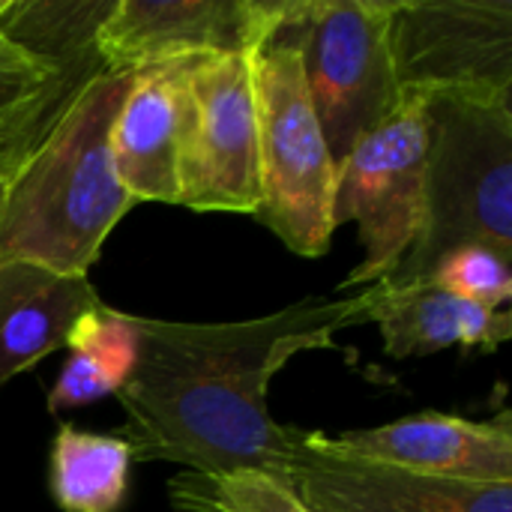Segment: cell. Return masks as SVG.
Listing matches in <instances>:
<instances>
[{
    "instance_id": "obj_1",
    "label": "cell",
    "mask_w": 512,
    "mask_h": 512,
    "mask_svg": "<svg viewBox=\"0 0 512 512\" xmlns=\"http://www.w3.org/2000/svg\"><path fill=\"white\" fill-rule=\"evenodd\" d=\"M372 300L375 285L228 324L129 315L138 360L117 399L132 462H171L201 477L258 471L285 483L303 432L273 420L267 390L291 357L333 348V333L366 324Z\"/></svg>"
},
{
    "instance_id": "obj_2",
    "label": "cell",
    "mask_w": 512,
    "mask_h": 512,
    "mask_svg": "<svg viewBox=\"0 0 512 512\" xmlns=\"http://www.w3.org/2000/svg\"><path fill=\"white\" fill-rule=\"evenodd\" d=\"M132 72H99L63 105L0 195V264L87 276L135 207L111 162V126Z\"/></svg>"
},
{
    "instance_id": "obj_3",
    "label": "cell",
    "mask_w": 512,
    "mask_h": 512,
    "mask_svg": "<svg viewBox=\"0 0 512 512\" xmlns=\"http://www.w3.org/2000/svg\"><path fill=\"white\" fill-rule=\"evenodd\" d=\"M512 261V102L429 99L423 225L384 285L426 282L456 246Z\"/></svg>"
},
{
    "instance_id": "obj_4",
    "label": "cell",
    "mask_w": 512,
    "mask_h": 512,
    "mask_svg": "<svg viewBox=\"0 0 512 512\" xmlns=\"http://www.w3.org/2000/svg\"><path fill=\"white\" fill-rule=\"evenodd\" d=\"M252 87L258 108L261 210L267 225L291 252L321 258L336 222V162L315 117L297 45L273 30L252 48Z\"/></svg>"
},
{
    "instance_id": "obj_5",
    "label": "cell",
    "mask_w": 512,
    "mask_h": 512,
    "mask_svg": "<svg viewBox=\"0 0 512 512\" xmlns=\"http://www.w3.org/2000/svg\"><path fill=\"white\" fill-rule=\"evenodd\" d=\"M300 54L336 168L399 102L390 0H282L276 24Z\"/></svg>"
},
{
    "instance_id": "obj_6",
    "label": "cell",
    "mask_w": 512,
    "mask_h": 512,
    "mask_svg": "<svg viewBox=\"0 0 512 512\" xmlns=\"http://www.w3.org/2000/svg\"><path fill=\"white\" fill-rule=\"evenodd\" d=\"M429 99L399 96L390 117L339 165L333 222H357L360 264L339 288L387 282L411 252L423 225Z\"/></svg>"
},
{
    "instance_id": "obj_7",
    "label": "cell",
    "mask_w": 512,
    "mask_h": 512,
    "mask_svg": "<svg viewBox=\"0 0 512 512\" xmlns=\"http://www.w3.org/2000/svg\"><path fill=\"white\" fill-rule=\"evenodd\" d=\"M399 96L512 102L510 0H390Z\"/></svg>"
},
{
    "instance_id": "obj_8",
    "label": "cell",
    "mask_w": 512,
    "mask_h": 512,
    "mask_svg": "<svg viewBox=\"0 0 512 512\" xmlns=\"http://www.w3.org/2000/svg\"><path fill=\"white\" fill-rule=\"evenodd\" d=\"M177 204L201 213L261 210L258 108L252 51L189 60Z\"/></svg>"
},
{
    "instance_id": "obj_9",
    "label": "cell",
    "mask_w": 512,
    "mask_h": 512,
    "mask_svg": "<svg viewBox=\"0 0 512 512\" xmlns=\"http://www.w3.org/2000/svg\"><path fill=\"white\" fill-rule=\"evenodd\" d=\"M282 15V0H117L96 30L102 72L252 51Z\"/></svg>"
},
{
    "instance_id": "obj_10",
    "label": "cell",
    "mask_w": 512,
    "mask_h": 512,
    "mask_svg": "<svg viewBox=\"0 0 512 512\" xmlns=\"http://www.w3.org/2000/svg\"><path fill=\"white\" fill-rule=\"evenodd\" d=\"M285 486L312 512H512V483L432 477L342 456L300 435Z\"/></svg>"
},
{
    "instance_id": "obj_11",
    "label": "cell",
    "mask_w": 512,
    "mask_h": 512,
    "mask_svg": "<svg viewBox=\"0 0 512 512\" xmlns=\"http://www.w3.org/2000/svg\"><path fill=\"white\" fill-rule=\"evenodd\" d=\"M324 450L432 477L512 483V429L504 411L495 423L450 414H414L387 426L342 435L309 432Z\"/></svg>"
},
{
    "instance_id": "obj_12",
    "label": "cell",
    "mask_w": 512,
    "mask_h": 512,
    "mask_svg": "<svg viewBox=\"0 0 512 512\" xmlns=\"http://www.w3.org/2000/svg\"><path fill=\"white\" fill-rule=\"evenodd\" d=\"M186 66L165 63L138 69L111 126V162L123 192L138 201L177 204L180 141L186 126Z\"/></svg>"
},
{
    "instance_id": "obj_13",
    "label": "cell",
    "mask_w": 512,
    "mask_h": 512,
    "mask_svg": "<svg viewBox=\"0 0 512 512\" xmlns=\"http://www.w3.org/2000/svg\"><path fill=\"white\" fill-rule=\"evenodd\" d=\"M366 321L378 324L384 351L393 360L426 357L453 345L465 351H495L512 336L510 312L462 300L432 282H378Z\"/></svg>"
},
{
    "instance_id": "obj_14",
    "label": "cell",
    "mask_w": 512,
    "mask_h": 512,
    "mask_svg": "<svg viewBox=\"0 0 512 512\" xmlns=\"http://www.w3.org/2000/svg\"><path fill=\"white\" fill-rule=\"evenodd\" d=\"M87 276H60L33 264H0V387L66 345L78 318L99 309Z\"/></svg>"
},
{
    "instance_id": "obj_15",
    "label": "cell",
    "mask_w": 512,
    "mask_h": 512,
    "mask_svg": "<svg viewBox=\"0 0 512 512\" xmlns=\"http://www.w3.org/2000/svg\"><path fill=\"white\" fill-rule=\"evenodd\" d=\"M63 348H69V360L48 390L51 414L117 396L138 360V336L129 312H117L105 303L75 321Z\"/></svg>"
},
{
    "instance_id": "obj_16",
    "label": "cell",
    "mask_w": 512,
    "mask_h": 512,
    "mask_svg": "<svg viewBox=\"0 0 512 512\" xmlns=\"http://www.w3.org/2000/svg\"><path fill=\"white\" fill-rule=\"evenodd\" d=\"M132 447L120 435L60 426L51 444V498L63 512H117L129 492Z\"/></svg>"
},
{
    "instance_id": "obj_17",
    "label": "cell",
    "mask_w": 512,
    "mask_h": 512,
    "mask_svg": "<svg viewBox=\"0 0 512 512\" xmlns=\"http://www.w3.org/2000/svg\"><path fill=\"white\" fill-rule=\"evenodd\" d=\"M111 3H0V30L72 81L102 72L96 30Z\"/></svg>"
},
{
    "instance_id": "obj_18",
    "label": "cell",
    "mask_w": 512,
    "mask_h": 512,
    "mask_svg": "<svg viewBox=\"0 0 512 512\" xmlns=\"http://www.w3.org/2000/svg\"><path fill=\"white\" fill-rule=\"evenodd\" d=\"M78 87L0 30V150L36 144Z\"/></svg>"
},
{
    "instance_id": "obj_19",
    "label": "cell",
    "mask_w": 512,
    "mask_h": 512,
    "mask_svg": "<svg viewBox=\"0 0 512 512\" xmlns=\"http://www.w3.org/2000/svg\"><path fill=\"white\" fill-rule=\"evenodd\" d=\"M168 492L177 512H312L291 486L258 471L219 477L183 471L171 480Z\"/></svg>"
},
{
    "instance_id": "obj_20",
    "label": "cell",
    "mask_w": 512,
    "mask_h": 512,
    "mask_svg": "<svg viewBox=\"0 0 512 512\" xmlns=\"http://www.w3.org/2000/svg\"><path fill=\"white\" fill-rule=\"evenodd\" d=\"M510 264V258L498 255L495 249L474 243L456 246L435 264L426 282L462 300L480 303L486 309H501L512 297Z\"/></svg>"
},
{
    "instance_id": "obj_21",
    "label": "cell",
    "mask_w": 512,
    "mask_h": 512,
    "mask_svg": "<svg viewBox=\"0 0 512 512\" xmlns=\"http://www.w3.org/2000/svg\"><path fill=\"white\" fill-rule=\"evenodd\" d=\"M33 147H36V144H30V147H3V150H0V195H3V189H6L12 171L18 168V162H21Z\"/></svg>"
}]
</instances>
